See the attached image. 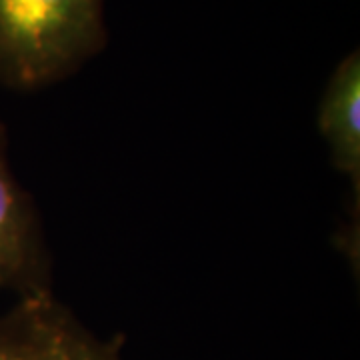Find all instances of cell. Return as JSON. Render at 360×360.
Listing matches in <instances>:
<instances>
[{"instance_id": "obj_1", "label": "cell", "mask_w": 360, "mask_h": 360, "mask_svg": "<svg viewBox=\"0 0 360 360\" xmlns=\"http://www.w3.org/2000/svg\"><path fill=\"white\" fill-rule=\"evenodd\" d=\"M104 0H0V86L39 90L106 44Z\"/></svg>"}, {"instance_id": "obj_2", "label": "cell", "mask_w": 360, "mask_h": 360, "mask_svg": "<svg viewBox=\"0 0 360 360\" xmlns=\"http://www.w3.org/2000/svg\"><path fill=\"white\" fill-rule=\"evenodd\" d=\"M0 360H124L52 292L18 298L0 316Z\"/></svg>"}, {"instance_id": "obj_3", "label": "cell", "mask_w": 360, "mask_h": 360, "mask_svg": "<svg viewBox=\"0 0 360 360\" xmlns=\"http://www.w3.org/2000/svg\"><path fill=\"white\" fill-rule=\"evenodd\" d=\"M0 290L22 296L52 292V260L39 212L14 176L8 136L0 120Z\"/></svg>"}, {"instance_id": "obj_4", "label": "cell", "mask_w": 360, "mask_h": 360, "mask_svg": "<svg viewBox=\"0 0 360 360\" xmlns=\"http://www.w3.org/2000/svg\"><path fill=\"white\" fill-rule=\"evenodd\" d=\"M319 130L328 146L333 167L342 172L360 193V58L359 51L347 54L330 75L321 104Z\"/></svg>"}]
</instances>
